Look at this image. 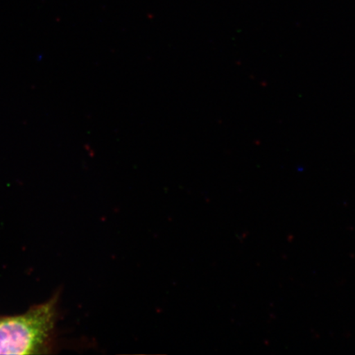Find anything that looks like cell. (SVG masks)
<instances>
[{"label":"cell","instance_id":"1","mask_svg":"<svg viewBox=\"0 0 355 355\" xmlns=\"http://www.w3.org/2000/svg\"><path fill=\"white\" fill-rule=\"evenodd\" d=\"M58 296L15 316L0 315V354L49 353L57 318Z\"/></svg>","mask_w":355,"mask_h":355}]
</instances>
